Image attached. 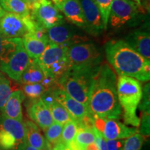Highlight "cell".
I'll list each match as a JSON object with an SVG mask.
<instances>
[{
  "label": "cell",
  "mask_w": 150,
  "mask_h": 150,
  "mask_svg": "<svg viewBox=\"0 0 150 150\" xmlns=\"http://www.w3.org/2000/svg\"><path fill=\"white\" fill-rule=\"evenodd\" d=\"M125 1H127V0H125Z\"/></svg>",
  "instance_id": "obj_48"
},
{
  "label": "cell",
  "mask_w": 150,
  "mask_h": 150,
  "mask_svg": "<svg viewBox=\"0 0 150 150\" xmlns=\"http://www.w3.org/2000/svg\"><path fill=\"white\" fill-rule=\"evenodd\" d=\"M38 1H41V2H42V1H47V0H38Z\"/></svg>",
  "instance_id": "obj_46"
},
{
  "label": "cell",
  "mask_w": 150,
  "mask_h": 150,
  "mask_svg": "<svg viewBox=\"0 0 150 150\" xmlns=\"http://www.w3.org/2000/svg\"><path fill=\"white\" fill-rule=\"evenodd\" d=\"M22 42L28 56L31 59L37 61L45 50L48 40L37 38L31 33H27L22 38Z\"/></svg>",
  "instance_id": "obj_20"
},
{
  "label": "cell",
  "mask_w": 150,
  "mask_h": 150,
  "mask_svg": "<svg viewBox=\"0 0 150 150\" xmlns=\"http://www.w3.org/2000/svg\"><path fill=\"white\" fill-rule=\"evenodd\" d=\"M18 145L14 136L0 127V150H15Z\"/></svg>",
  "instance_id": "obj_33"
},
{
  "label": "cell",
  "mask_w": 150,
  "mask_h": 150,
  "mask_svg": "<svg viewBox=\"0 0 150 150\" xmlns=\"http://www.w3.org/2000/svg\"><path fill=\"white\" fill-rule=\"evenodd\" d=\"M27 113L32 122L43 131L54 122L50 110L41 98L31 101L27 107Z\"/></svg>",
  "instance_id": "obj_13"
},
{
  "label": "cell",
  "mask_w": 150,
  "mask_h": 150,
  "mask_svg": "<svg viewBox=\"0 0 150 150\" xmlns=\"http://www.w3.org/2000/svg\"><path fill=\"white\" fill-rule=\"evenodd\" d=\"M77 124L74 121L69 122L63 125L59 142L65 147H68L74 140L77 131Z\"/></svg>",
  "instance_id": "obj_28"
},
{
  "label": "cell",
  "mask_w": 150,
  "mask_h": 150,
  "mask_svg": "<svg viewBox=\"0 0 150 150\" xmlns=\"http://www.w3.org/2000/svg\"><path fill=\"white\" fill-rule=\"evenodd\" d=\"M5 13H6V11L4 10V9L2 8V7H1V5H0V18H1V17H2L4 15Z\"/></svg>",
  "instance_id": "obj_44"
},
{
  "label": "cell",
  "mask_w": 150,
  "mask_h": 150,
  "mask_svg": "<svg viewBox=\"0 0 150 150\" xmlns=\"http://www.w3.org/2000/svg\"><path fill=\"white\" fill-rule=\"evenodd\" d=\"M41 99L50 110L54 122L64 125L69 122L74 121L70 113L59 102L56 100L50 91H47L43 94Z\"/></svg>",
  "instance_id": "obj_16"
},
{
  "label": "cell",
  "mask_w": 150,
  "mask_h": 150,
  "mask_svg": "<svg viewBox=\"0 0 150 150\" xmlns=\"http://www.w3.org/2000/svg\"><path fill=\"white\" fill-rule=\"evenodd\" d=\"M59 11L64 13L69 22L86 29V22L80 0H65Z\"/></svg>",
  "instance_id": "obj_18"
},
{
  "label": "cell",
  "mask_w": 150,
  "mask_h": 150,
  "mask_svg": "<svg viewBox=\"0 0 150 150\" xmlns=\"http://www.w3.org/2000/svg\"><path fill=\"white\" fill-rule=\"evenodd\" d=\"M31 61L32 59L24 50L21 39L10 58L6 62L0 63V72L5 73L11 79L20 82L22 74Z\"/></svg>",
  "instance_id": "obj_9"
},
{
  "label": "cell",
  "mask_w": 150,
  "mask_h": 150,
  "mask_svg": "<svg viewBox=\"0 0 150 150\" xmlns=\"http://www.w3.org/2000/svg\"><path fill=\"white\" fill-rule=\"evenodd\" d=\"M20 40L21 38H8L0 33V63L10 58Z\"/></svg>",
  "instance_id": "obj_26"
},
{
  "label": "cell",
  "mask_w": 150,
  "mask_h": 150,
  "mask_svg": "<svg viewBox=\"0 0 150 150\" xmlns=\"http://www.w3.org/2000/svg\"><path fill=\"white\" fill-rule=\"evenodd\" d=\"M25 97L22 90L18 89L14 91L6 102L1 115L6 117L23 122L22 105Z\"/></svg>",
  "instance_id": "obj_17"
},
{
  "label": "cell",
  "mask_w": 150,
  "mask_h": 150,
  "mask_svg": "<svg viewBox=\"0 0 150 150\" xmlns=\"http://www.w3.org/2000/svg\"><path fill=\"white\" fill-rule=\"evenodd\" d=\"M30 10L33 20L46 29L63 23V17L59 9L50 0L35 1L30 6Z\"/></svg>",
  "instance_id": "obj_7"
},
{
  "label": "cell",
  "mask_w": 150,
  "mask_h": 150,
  "mask_svg": "<svg viewBox=\"0 0 150 150\" xmlns=\"http://www.w3.org/2000/svg\"><path fill=\"white\" fill-rule=\"evenodd\" d=\"M136 5L131 0H113L109 16L110 25L120 28L131 21L137 14Z\"/></svg>",
  "instance_id": "obj_11"
},
{
  "label": "cell",
  "mask_w": 150,
  "mask_h": 150,
  "mask_svg": "<svg viewBox=\"0 0 150 150\" xmlns=\"http://www.w3.org/2000/svg\"><path fill=\"white\" fill-rule=\"evenodd\" d=\"M125 139L106 140L107 150H122Z\"/></svg>",
  "instance_id": "obj_37"
},
{
  "label": "cell",
  "mask_w": 150,
  "mask_h": 150,
  "mask_svg": "<svg viewBox=\"0 0 150 150\" xmlns=\"http://www.w3.org/2000/svg\"><path fill=\"white\" fill-rule=\"evenodd\" d=\"M95 135H96V138H95V143L98 147L99 150H107L106 148V139L104 138L101 133H99L96 129L95 128Z\"/></svg>",
  "instance_id": "obj_38"
},
{
  "label": "cell",
  "mask_w": 150,
  "mask_h": 150,
  "mask_svg": "<svg viewBox=\"0 0 150 150\" xmlns=\"http://www.w3.org/2000/svg\"><path fill=\"white\" fill-rule=\"evenodd\" d=\"M52 1H53V2L54 3V5H55L58 8L60 9L61 8L62 4L64 3L65 0H52Z\"/></svg>",
  "instance_id": "obj_40"
},
{
  "label": "cell",
  "mask_w": 150,
  "mask_h": 150,
  "mask_svg": "<svg viewBox=\"0 0 150 150\" xmlns=\"http://www.w3.org/2000/svg\"><path fill=\"white\" fill-rule=\"evenodd\" d=\"M0 127L12 134L18 145L25 140V130L23 122L0 115Z\"/></svg>",
  "instance_id": "obj_23"
},
{
  "label": "cell",
  "mask_w": 150,
  "mask_h": 150,
  "mask_svg": "<svg viewBox=\"0 0 150 150\" xmlns=\"http://www.w3.org/2000/svg\"><path fill=\"white\" fill-rule=\"evenodd\" d=\"M106 59L119 75L133 77L139 81L150 79V61L134 50L125 40H111L105 47Z\"/></svg>",
  "instance_id": "obj_2"
},
{
  "label": "cell",
  "mask_w": 150,
  "mask_h": 150,
  "mask_svg": "<svg viewBox=\"0 0 150 150\" xmlns=\"http://www.w3.org/2000/svg\"><path fill=\"white\" fill-rule=\"evenodd\" d=\"M1 72H0V75H1Z\"/></svg>",
  "instance_id": "obj_47"
},
{
  "label": "cell",
  "mask_w": 150,
  "mask_h": 150,
  "mask_svg": "<svg viewBox=\"0 0 150 150\" xmlns=\"http://www.w3.org/2000/svg\"><path fill=\"white\" fill-rule=\"evenodd\" d=\"M35 22L28 16H21L6 12L0 18V33L8 38H22L24 35L33 32Z\"/></svg>",
  "instance_id": "obj_6"
},
{
  "label": "cell",
  "mask_w": 150,
  "mask_h": 150,
  "mask_svg": "<svg viewBox=\"0 0 150 150\" xmlns=\"http://www.w3.org/2000/svg\"><path fill=\"white\" fill-rule=\"evenodd\" d=\"M99 66L93 68H70L58 81V86L83 104L89 112L90 95Z\"/></svg>",
  "instance_id": "obj_3"
},
{
  "label": "cell",
  "mask_w": 150,
  "mask_h": 150,
  "mask_svg": "<svg viewBox=\"0 0 150 150\" xmlns=\"http://www.w3.org/2000/svg\"><path fill=\"white\" fill-rule=\"evenodd\" d=\"M0 5L6 12L21 16H30V7L23 0H0Z\"/></svg>",
  "instance_id": "obj_25"
},
{
  "label": "cell",
  "mask_w": 150,
  "mask_h": 150,
  "mask_svg": "<svg viewBox=\"0 0 150 150\" xmlns=\"http://www.w3.org/2000/svg\"><path fill=\"white\" fill-rule=\"evenodd\" d=\"M93 124L106 140L125 139L138 133L136 127H127L117 120L93 117Z\"/></svg>",
  "instance_id": "obj_8"
},
{
  "label": "cell",
  "mask_w": 150,
  "mask_h": 150,
  "mask_svg": "<svg viewBox=\"0 0 150 150\" xmlns=\"http://www.w3.org/2000/svg\"><path fill=\"white\" fill-rule=\"evenodd\" d=\"M45 73L38 63L37 61L32 60L29 66L22 74L19 83L24 84L40 83L44 79Z\"/></svg>",
  "instance_id": "obj_24"
},
{
  "label": "cell",
  "mask_w": 150,
  "mask_h": 150,
  "mask_svg": "<svg viewBox=\"0 0 150 150\" xmlns=\"http://www.w3.org/2000/svg\"><path fill=\"white\" fill-rule=\"evenodd\" d=\"M68 47L48 42L45 50L37 60L43 72L47 70L52 65L67 56Z\"/></svg>",
  "instance_id": "obj_15"
},
{
  "label": "cell",
  "mask_w": 150,
  "mask_h": 150,
  "mask_svg": "<svg viewBox=\"0 0 150 150\" xmlns=\"http://www.w3.org/2000/svg\"><path fill=\"white\" fill-rule=\"evenodd\" d=\"M98 8L101 15V18L104 29H106L109 21V16L113 0H93Z\"/></svg>",
  "instance_id": "obj_32"
},
{
  "label": "cell",
  "mask_w": 150,
  "mask_h": 150,
  "mask_svg": "<svg viewBox=\"0 0 150 150\" xmlns=\"http://www.w3.org/2000/svg\"><path fill=\"white\" fill-rule=\"evenodd\" d=\"M144 142V137L136 133L129 138L125 141L122 150H141Z\"/></svg>",
  "instance_id": "obj_34"
},
{
  "label": "cell",
  "mask_w": 150,
  "mask_h": 150,
  "mask_svg": "<svg viewBox=\"0 0 150 150\" xmlns=\"http://www.w3.org/2000/svg\"><path fill=\"white\" fill-rule=\"evenodd\" d=\"M69 69H70V64L66 56L64 59H61V61L56 62V63L52 65L47 70L44 72V73L52 76L57 81L58 83V81L61 77L62 75L67 72Z\"/></svg>",
  "instance_id": "obj_29"
},
{
  "label": "cell",
  "mask_w": 150,
  "mask_h": 150,
  "mask_svg": "<svg viewBox=\"0 0 150 150\" xmlns=\"http://www.w3.org/2000/svg\"><path fill=\"white\" fill-rule=\"evenodd\" d=\"M48 91H50L56 100L66 109L76 124L79 123L87 115H91L88 110L83 104L71 97L59 86H56Z\"/></svg>",
  "instance_id": "obj_10"
},
{
  "label": "cell",
  "mask_w": 150,
  "mask_h": 150,
  "mask_svg": "<svg viewBox=\"0 0 150 150\" xmlns=\"http://www.w3.org/2000/svg\"><path fill=\"white\" fill-rule=\"evenodd\" d=\"M85 150H99L98 147H97V145H95V143H93L91 145L88 146L86 148Z\"/></svg>",
  "instance_id": "obj_41"
},
{
  "label": "cell",
  "mask_w": 150,
  "mask_h": 150,
  "mask_svg": "<svg viewBox=\"0 0 150 150\" xmlns=\"http://www.w3.org/2000/svg\"><path fill=\"white\" fill-rule=\"evenodd\" d=\"M136 2H137V4H138V5L139 6H141V4H140V0H136Z\"/></svg>",
  "instance_id": "obj_45"
},
{
  "label": "cell",
  "mask_w": 150,
  "mask_h": 150,
  "mask_svg": "<svg viewBox=\"0 0 150 150\" xmlns=\"http://www.w3.org/2000/svg\"><path fill=\"white\" fill-rule=\"evenodd\" d=\"M150 111H143L140 120V129L138 133L142 136H149L150 134Z\"/></svg>",
  "instance_id": "obj_36"
},
{
  "label": "cell",
  "mask_w": 150,
  "mask_h": 150,
  "mask_svg": "<svg viewBox=\"0 0 150 150\" xmlns=\"http://www.w3.org/2000/svg\"><path fill=\"white\" fill-rule=\"evenodd\" d=\"M86 22V31L97 36L102 32L104 27L98 8L93 0H81Z\"/></svg>",
  "instance_id": "obj_12"
},
{
  "label": "cell",
  "mask_w": 150,
  "mask_h": 150,
  "mask_svg": "<svg viewBox=\"0 0 150 150\" xmlns=\"http://www.w3.org/2000/svg\"><path fill=\"white\" fill-rule=\"evenodd\" d=\"M150 85L149 83H147L142 88V97L141 100L138 107L142 112L150 111Z\"/></svg>",
  "instance_id": "obj_35"
},
{
  "label": "cell",
  "mask_w": 150,
  "mask_h": 150,
  "mask_svg": "<svg viewBox=\"0 0 150 150\" xmlns=\"http://www.w3.org/2000/svg\"><path fill=\"white\" fill-rule=\"evenodd\" d=\"M117 95L121 106L124 120L127 125L139 127L140 118L136 110L142 97V86L136 79L120 75L117 79Z\"/></svg>",
  "instance_id": "obj_4"
},
{
  "label": "cell",
  "mask_w": 150,
  "mask_h": 150,
  "mask_svg": "<svg viewBox=\"0 0 150 150\" xmlns=\"http://www.w3.org/2000/svg\"><path fill=\"white\" fill-rule=\"evenodd\" d=\"M24 125L26 141L38 149H45L47 145V141L41 134L40 128L33 122L30 120H27L24 122Z\"/></svg>",
  "instance_id": "obj_21"
},
{
  "label": "cell",
  "mask_w": 150,
  "mask_h": 150,
  "mask_svg": "<svg viewBox=\"0 0 150 150\" xmlns=\"http://www.w3.org/2000/svg\"><path fill=\"white\" fill-rule=\"evenodd\" d=\"M90 114L93 117L119 120L122 110L118 102L117 77L108 63H102L95 75L89 98Z\"/></svg>",
  "instance_id": "obj_1"
},
{
  "label": "cell",
  "mask_w": 150,
  "mask_h": 150,
  "mask_svg": "<svg viewBox=\"0 0 150 150\" xmlns=\"http://www.w3.org/2000/svg\"><path fill=\"white\" fill-rule=\"evenodd\" d=\"M63 127V125L61 124L54 122L48 128L44 131L45 138L53 147L55 146L61 139Z\"/></svg>",
  "instance_id": "obj_31"
},
{
  "label": "cell",
  "mask_w": 150,
  "mask_h": 150,
  "mask_svg": "<svg viewBox=\"0 0 150 150\" xmlns=\"http://www.w3.org/2000/svg\"><path fill=\"white\" fill-rule=\"evenodd\" d=\"M23 1H25V2L27 3V4L29 5V6L30 7V6H31V5L33 4V3H35V1H37L38 0H23Z\"/></svg>",
  "instance_id": "obj_42"
},
{
  "label": "cell",
  "mask_w": 150,
  "mask_h": 150,
  "mask_svg": "<svg viewBox=\"0 0 150 150\" xmlns=\"http://www.w3.org/2000/svg\"><path fill=\"white\" fill-rule=\"evenodd\" d=\"M67 57L70 68H93L102 63V54L91 42H78L67 49Z\"/></svg>",
  "instance_id": "obj_5"
},
{
  "label": "cell",
  "mask_w": 150,
  "mask_h": 150,
  "mask_svg": "<svg viewBox=\"0 0 150 150\" xmlns=\"http://www.w3.org/2000/svg\"><path fill=\"white\" fill-rule=\"evenodd\" d=\"M53 149H54L53 146L50 145V144L47 142V145L46 147L45 148V149H43V150H53Z\"/></svg>",
  "instance_id": "obj_43"
},
{
  "label": "cell",
  "mask_w": 150,
  "mask_h": 150,
  "mask_svg": "<svg viewBox=\"0 0 150 150\" xmlns=\"http://www.w3.org/2000/svg\"><path fill=\"white\" fill-rule=\"evenodd\" d=\"M22 92L29 100L33 101L41 98L43 94L47 91L41 83L24 84L22 85Z\"/></svg>",
  "instance_id": "obj_30"
},
{
  "label": "cell",
  "mask_w": 150,
  "mask_h": 150,
  "mask_svg": "<svg viewBox=\"0 0 150 150\" xmlns=\"http://www.w3.org/2000/svg\"><path fill=\"white\" fill-rule=\"evenodd\" d=\"M95 127L93 129L78 127L76 136L69 147L71 150H85L88 146L95 143Z\"/></svg>",
  "instance_id": "obj_22"
},
{
  "label": "cell",
  "mask_w": 150,
  "mask_h": 150,
  "mask_svg": "<svg viewBox=\"0 0 150 150\" xmlns=\"http://www.w3.org/2000/svg\"><path fill=\"white\" fill-rule=\"evenodd\" d=\"M47 35L49 42L67 47L78 43L76 40H80V37L74 35L72 29L63 23L47 29Z\"/></svg>",
  "instance_id": "obj_14"
},
{
  "label": "cell",
  "mask_w": 150,
  "mask_h": 150,
  "mask_svg": "<svg viewBox=\"0 0 150 150\" xmlns=\"http://www.w3.org/2000/svg\"><path fill=\"white\" fill-rule=\"evenodd\" d=\"M15 150H39L37 148H35L33 146L30 145L28 142L24 140V142H21L18 145V147H16V149Z\"/></svg>",
  "instance_id": "obj_39"
},
{
  "label": "cell",
  "mask_w": 150,
  "mask_h": 150,
  "mask_svg": "<svg viewBox=\"0 0 150 150\" xmlns=\"http://www.w3.org/2000/svg\"><path fill=\"white\" fill-rule=\"evenodd\" d=\"M13 91L14 88L11 81L1 72L0 75V115L1 114L6 102Z\"/></svg>",
  "instance_id": "obj_27"
},
{
  "label": "cell",
  "mask_w": 150,
  "mask_h": 150,
  "mask_svg": "<svg viewBox=\"0 0 150 150\" xmlns=\"http://www.w3.org/2000/svg\"><path fill=\"white\" fill-rule=\"evenodd\" d=\"M125 41L140 55L150 61V36L149 32L142 30H136L130 33L127 37Z\"/></svg>",
  "instance_id": "obj_19"
}]
</instances>
